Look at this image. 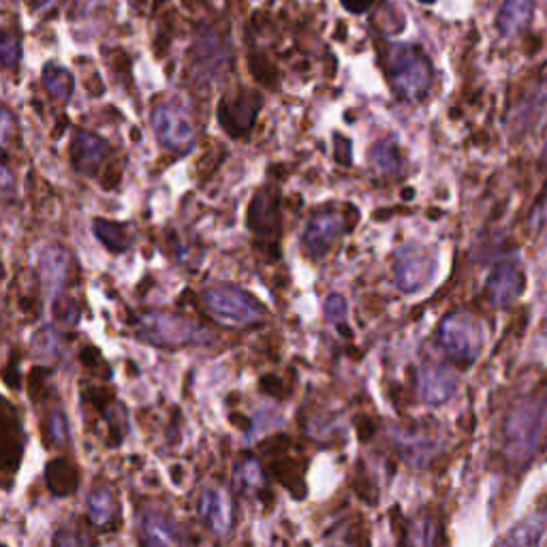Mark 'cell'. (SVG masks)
<instances>
[{
    "instance_id": "6da1fadb",
    "label": "cell",
    "mask_w": 547,
    "mask_h": 547,
    "mask_svg": "<svg viewBox=\"0 0 547 547\" xmlns=\"http://www.w3.org/2000/svg\"><path fill=\"white\" fill-rule=\"evenodd\" d=\"M383 69L394 95L402 101H421L428 97L434 80L430 56L411 43H392L381 54Z\"/></svg>"
},
{
    "instance_id": "7a4b0ae2",
    "label": "cell",
    "mask_w": 547,
    "mask_h": 547,
    "mask_svg": "<svg viewBox=\"0 0 547 547\" xmlns=\"http://www.w3.org/2000/svg\"><path fill=\"white\" fill-rule=\"evenodd\" d=\"M547 436V398L515 406L505 424V453L511 462L533 460Z\"/></svg>"
},
{
    "instance_id": "3957f363",
    "label": "cell",
    "mask_w": 547,
    "mask_h": 547,
    "mask_svg": "<svg viewBox=\"0 0 547 547\" xmlns=\"http://www.w3.org/2000/svg\"><path fill=\"white\" fill-rule=\"evenodd\" d=\"M135 332L148 345L161 349H182L201 345V342L208 340L206 330L197 321L184 315H171V312L163 310L144 312L135 321Z\"/></svg>"
},
{
    "instance_id": "277c9868",
    "label": "cell",
    "mask_w": 547,
    "mask_h": 547,
    "mask_svg": "<svg viewBox=\"0 0 547 547\" xmlns=\"http://www.w3.org/2000/svg\"><path fill=\"white\" fill-rule=\"evenodd\" d=\"M203 306L216 321L225 325H255L268 317V308L255 295L236 285H214L206 289Z\"/></svg>"
},
{
    "instance_id": "5b68a950",
    "label": "cell",
    "mask_w": 547,
    "mask_h": 547,
    "mask_svg": "<svg viewBox=\"0 0 547 547\" xmlns=\"http://www.w3.org/2000/svg\"><path fill=\"white\" fill-rule=\"evenodd\" d=\"M439 340L451 359L471 364L479 357L486 334L483 325L471 315H451L439 327Z\"/></svg>"
},
{
    "instance_id": "8992f818",
    "label": "cell",
    "mask_w": 547,
    "mask_h": 547,
    "mask_svg": "<svg viewBox=\"0 0 547 547\" xmlns=\"http://www.w3.org/2000/svg\"><path fill=\"white\" fill-rule=\"evenodd\" d=\"M24 451V430L13 406L0 398V486H9L18 475Z\"/></svg>"
},
{
    "instance_id": "52a82bcc",
    "label": "cell",
    "mask_w": 547,
    "mask_h": 547,
    "mask_svg": "<svg viewBox=\"0 0 547 547\" xmlns=\"http://www.w3.org/2000/svg\"><path fill=\"white\" fill-rule=\"evenodd\" d=\"M152 129L159 142L169 150L189 148L195 139V127L189 114L174 103H163L154 109Z\"/></svg>"
},
{
    "instance_id": "ba28073f",
    "label": "cell",
    "mask_w": 547,
    "mask_h": 547,
    "mask_svg": "<svg viewBox=\"0 0 547 547\" xmlns=\"http://www.w3.org/2000/svg\"><path fill=\"white\" fill-rule=\"evenodd\" d=\"M436 270V259L417 244L404 246L396 263V285L404 293H417L430 285Z\"/></svg>"
},
{
    "instance_id": "9c48e42d",
    "label": "cell",
    "mask_w": 547,
    "mask_h": 547,
    "mask_svg": "<svg viewBox=\"0 0 547 547\" xmlns=\"http://www.w3.org/2000/svg\"><path fill=\"white\" fill-rule=\"evenodd\" d=\"M246 225L268 248H276L280 236V212L278 199L272 191H259L250 201L246 212Z\"/></svg>"
},
{
    "instance_id": "30bf717a",
    "label": "cell",
    "mask_w": 547,
    "mask_h": 547,
    "mask_svg": "<svg viewBox=\"0 0 547 547\" xmlns=\"http://www.w3.org/2000/svg\"><path fill=\"white\" fill-rule=\"evenodd\" d=\"M345 231V221L338 212H319L308 221L304 236H302V246L306 250V255L310 259H323L327 253H330L336 240L342 236Z\"/></svg>"
},
{
    "instance_id": "8fae6325",
    "label": "cell",
    "mask_w": 547,
    "mask_h": 547,
    "mask_svg": "<svg viewBox=\"0 0 547 547\" xmlns=\"http://www.w3.org/2000/svg\"><path fill=\"white\" fill-rule=\"evenodd\" d=\"M261 109V97L257 92H238V95L225 97L218 105V120L223 129L233 137H242L253 129L255 118Z\"/></svg>"
},
{
    "instance_id": "7c38bea8",
    "label": "cell",
    "mask_w": 547,
    "mask_h": 547,
    "mask_svg": "<svg viewBox=\"0 0 547 547\" xmlns=\"http://www.w3.org/2000/svg\"><path fill=\"white\" fill-rule=\"evenodd\" d=\"M71 270H73V259L65 246L50 244L43 248L41 259H39V272H41L43 291L48 293V298L52 300L60 298V293L67 289L71 280Z\"/></svg>"
},
{
    "instance_id": "4fadbf2b",
    "label": "cell",
    "mask_w": 547,
    "mask_h": 547,
    "mask_svg": "<svg viewBox=\"0 0 547 547\" xmlns=\"http://www.w3.org/2000/svg\"><path fill=\"white\" fill-rule=\"evenodd\" d=\"M199 513L203 522L216 535H229L236 522V505L225 488H206L199 500Z\"/></svg>"
},
{
    "instance_id": "5bb4252c",
    "label": "cell",
    "mask_w": 547,
    "mask_h": 547,
    "mask_svg": "<svg viewBox=\"0 0 547 547\" xmlns=\"http://www.w3.org/2000/svg\"><path fill=\"white\" fill-rule=\"evenodd\" d=\"M139 537H142L144 547H182L184 533L182 528L171 520L167 513L159 509L144 511L139 520Z\"/></svg>"
},
{
    "instance_id": "9a60e30c",
    "label": "cell",
    "mask_w": 547,
    "mask_h": 547,
    "mask_svg": "<svg viewBox=\"0 0 547 547\" xmlns=\"http://www.w3.org/2000/svg\"><path fill=\"white\" fill-rule=\"evenodd\" d=\"M458 387V374L445 366H426L419 372V396L426 404H445Z\"/></svg>"
},
{
    "instance_id": "2e32d148",
    "label": "cell",
    "mask_w": 547,
    "mask_h": 547,
    "mask_svg": "<svg viewBox=\"0 0 547 547\" xmlns=\"http://www.w3.org/2000/svg\"><path fill=\"white\" fill-rule=\"evenodd\" d=\"M107 154V142L95 133L77 131L71 144L73 167L84 176H95Z\"/></svg>"
},
{
    "instance_id": "e0dca14e",
    "label": "cell",
    "mask_w": 547,
    "mask_h": 547,
    "mask_svg": "<svg viewBox=\"0 0 547 547\" xmlns=\"http://www.w3.org/2000/svg\"><path fill=\"white\" fill-rule=\"evenodd\" d=\"M522 287L524 278L520 272V265L513 261L498 263L488 278V293L496 306H505L518 298Z\"/></svg>"
},
{
    "instance_id": "ac0fdd59",
    "label": "cell",
    "mask_w": 547,
    "mask_h": 547,
    "mask_svg": "<svg viewBox=\"0 0 547 547\" xmlns=\"http://www.w3.org/2000/svg\"><path fill=\"white\" fill-rule=\"evenodd\" d=\"M547 535V515L526 518L496 543V547H543Z\"/></svg>"
},
{
    "instance_id": "d6986e66",
    "label": "cell",
    "mask_w": 547,
    "mask_h": 547,
    "mask_svg": "<svg viewBox=\"0 0 547 547\" xmlns=\"http://www.w3.org/2000/svg\"><path fill=\"white\" fill-rule=\"evenodd\" d=\"M45 483H48L52 494L71 496L80 486V471L69 460L56 458L45 466Z\"/></svg>"
},
{
    "instance_id": "ffe728a7",
    "label": "cell",
    "mask_w": 547,
    "mask_h": 547,
    "mask_svg": "<svg viewBox=\"0 0 547 547\" xmlns=\"http://www.w3.org/2000/svg\"><path fill=\"white\" fill-rule=\"evenodd\" d=\"M92 229H95L97 240L116 255L127 253L133 244V233H131L129 225H124V223H114V221H105V218H97Z\"/></svg>"
},
{
    "instance_id": "44dd1931",
    "label": "cell",
    "mask_w": 547,
    "mask_h": 547,
    "mask_svg": "<svg viewBox=\"0 0 547 547\" xmlns=\"http://www.w3.org/2000/svg\"><path fill=\"white\" fill-rule=\"evenodd\" d=\"M535 0H505L503 9L498 13V30L503 35H515L530 22Z\"/></svg>"
},
{
    "instance_id": "7402d4cb",
    "label": "cell",
    "mask_w": 547,
    "mask_h": 547,
    "mask_svg": "<svg viewBox=\"0 0 547 547\" xmlns=\"http://www.w3.org/2000/svg\"><path fill=\"white\" fill-rule=\"evenodd\" d=\"M116 513V500H114V494L109 492L107 488H97L92 490L90 496H88V515H90V522L99 526V528H105L109 526V522H112Z\"/></svg>"
},
{
    "instance_id": "603a6c76",
    "label": "cell",
    "mask_w": 547,
    "mask_h": 547,
    "mask_svg": "<svg viewBox=\"0 0 547 547\" xmlns=\"http://www.w3.org/2000/svg\"><path fill=\"white\" fill-rule=\"evenodd\" d=\"M43 84H45V90H48L50 95L58 101H69L75 90L73 75L65 67L52 65V62L50 65H45L43 69Z\"/></svg>"
},
{
    "instance_id": "cb8c5ba5",
    "label": "cell",
    "mask_w": 547,
    "mask_h": 547,
    "mask_svg": "<svg viewBox=\"0 0 547 547\" xmlns=\"http://www.w3.org/2000/svg\"><path fill=\"white\" fill-rule=\"evenodd\" d=\"M372 163L377 165V169L385 171V174H394L400 167V152L394 139H383L377 146L372 148Z\"/></svg>"
},
{
    "instance_id": "d4e9b609",
    "label": "cell",
    "mask_w": 547,
    "mask_h": 547,
    "mask_svg": "<svg viewBox=\"0 0 547 547\" xmlns=\"http://www.w3.org/2000/svg\"><path fill=\"white\" fill-rule=\"evenodd\" d=\"M54 547H92V539L82 524H65L58 528Z\"/></svg>"
},
{
    "instance_id": "484cf974",
    "label": "cell",
    "mask_w": 547,
    "mask_h": 547,
    "mask_svg": "<svg viewBox=\"0 0 547 547\" xmlns=\"http://www.w3.org/2000/svg\"><path fill=\"white\" fill-rule=\"evenodd\" d=\"M374 18H377L374 20L377 22V28L387 35H398L404 30V15L389 3H383Z\"/></svg>"
},
{
    "instance_id": "4316f807",
    "label": "cell",
    "mask_w": 547,
    "mask_h": 547,
    "mask_svg": "<svg viewBox=\"0 0 547 547\" xmlns=\"http://www.w3.org/2000/svg\"><path fill=\"white\" fill-rule=\"evenodd\" d=\"M45 439L50 445L58 447L67 443V419L60 409H54L45 419Z\"/></svg>"
},
{
    "instance_id": "83f0119b",
    "label": "cell",
    "mask_w": 547,
    "mask_h": 547,
    "mask_svg": "<svg viewBox=\"0 0 547 547\" xmlns=\"http://www.w3.org/2000/svg\"><path fill=\"white\" fill-rule=\"evenodd\" d=\"M402 547H434V526L430 520H419L411 526Z\"/></svg>"
},
{
    "instance_id": "f1b7e54d",
    "label": "cell",
    "mask_w": 547,
    "mask_h": 547,
    "mask_svg": "<svg viewBox=\"0 0 547 547\" xmlns=\"http://www.w3.org/2000/svg\"><path fill=\"white\" fill-rule=\"evenodd\" d=\"M238 481L240 486L244 490H261L263 483H265V477H263V471L261 466L255 462V460H246L238 466Z\"/></svg>"
},
{
    "instance_id": "f546056e",
    "label": "cell",
    "mask_w": 547,
    "mask_h": 547,
    "mask_svg": "<svg viewBox=\"0 0 547 547\" xmlns=\"http://www.w3.org/2000/svg\"><path fill=\"white\" fill-rule=\"evenodd\" d=\"M20 58H22L20 39L11 33L0 35V60H3V65L7 69H13L20 62Z\"/></svg>"
},
{
    "instance_id": "4dcf8cb0",
    "label": "cell",
    "mask_w": 547,
    "mask_h": 547,
    "mask_svg": "<svg viewBox=\"0 0 547 547\" xmlns=\"http://www.w3.org/2000/svg\"><path fill=\"white\" fill-rule=\"evenodd\" d=\"M33 349L37 355H43L48 359H56L58 355V336L54 332V327H43V330L37 332L33 340Z\"/></svg>"
},
{
    "instance_id": "1f68e13d",
    "label": "cell",
    "mask_w": 547,
    "mask_h": 547,
    "mask_svg": "<svg viewBox=\"0 0 547 547\" xmlns=\"http://www.w3.org/2000/svg\"><path fill=\"white\" fill-rule=\"evenodd\" d=\"M54 312H56V319L62 321L65 325H75L77 323V304L69 298H56L54 300Z\"/></svg>"
},
{
    "instance_id": "d6a6232c",
    "label": "cell",
    "mask_w": 547,
    "mask_h": 547,
    "mask_svg": "<svg viewBox=\"0 0 547 547\" xmlns=\"http://www.w3.org/2000/svg\"><path fill=\"white\" fill-rule=\"evenodd\" d=\"M325 315L330 319H342L347 315V300L342 295H330V300L325 302Z\"/></svg>"
},
{
    "instance_id": "836d02e7",
    "label": "cell",
    "mask_w": 547,
    "mask_h": 547,
    "mask_svg": "<svg viewBox=\"0 0 547 547\" xmlns=\"http://www.w3.org/2000/svg\"><path fill=\"white\" fill-rule=\"evenodd\" d=\"M349 152H351V142H349V139L342 137V135H336V159H338V163L349 165L351 163Z\"/></svg>"
},
{
    "instance_id": "e575fe53",
    "label": "cell",
    "mask_w": 547,
    "mask_h": 547,
    "mask_svg": "<svg viewBox=\"0 0 547 547\" xmlns=\"http://www.w3.org/2000/svg\"><path fill=\"white\" fill-rule=\"evenodd\" d=\"M11 129H13V114L9 112L7 107L0 105V144H3L5 139L9 137Z\"/></svg>"
},
{
    "instance_id": "d590c367",
    "label": "cell",
    "mask_w": 547,
    "mask_h": 547,
    "mask_svg": "<svg viewBox=\"0 0 547 547\" xmlns=\"http://www.w3.org/2000/svg\"><path fill=\"white\" fill-rule=\"evenodd\" d=\"M374 0H342V7L351 13H364L372 7Z\"/></svg>"
},
{
    "instance_id": "8d00e7d4",
    "label": "cell",
    "mask_w": 547,
    "mask_h": 547,
    "mask_svg": "<svg viewBox=\"0 0 547 547\" xmlns=\"http://www.w3.org/2000/svg\"><path fill=\"white\" fill-rule=\"evenodd\" d=\"M13 184V176H11V171L0 163V189H9V186Z\"/></svg>"
},
{
    "instance_id": "74e56055",
    "label": "cell",
    "mask_w": 547,
    "mask_h": 547,
    "mask_svg": "<svg viewBox=\"0 0 547 547\" xmlns=\"http://www.w3.org/2000/svg\"><path fill=\"white\" fill-rule=\"evenodd\" d=\"M419 3H434V0H419Z\"/></svg>"
},
{
    "instance_id": "f35d334b",
    "label": "cell",
    "mask_w": 547,
    "mask_h": 547,
    "mask_svg": "<svg viewBox=\"0 0 547 547\" xmlns=\"http://www.w3.org/2000/svg\"><path fill=\"white\" fill-rule=\"evenodd\" d=\"M39 3H54V0H39Z\"/></svg>"
},
{
    "instance_id": "ab89813d",
    "label": "cell",
    "mask_w": 547,
    "mask_h": 547,
    "mask_svg": "<svg viewBox=\"0 0 547 547\" xmlns=\"http://www.w3.org/2000/svg\"><path fill=\"white\" fill-rule=\"evenodd\" d=\"M0 547H5V545H0Z\"/></svg>"
}]
</instances>
